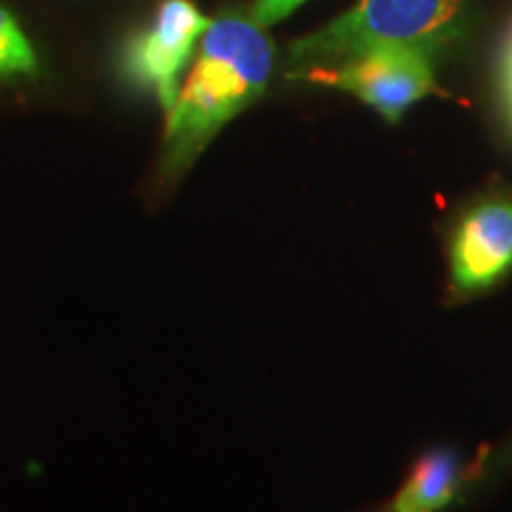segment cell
Returning <instances> with one entry per match:
<instances>
[{
    "label": "cell",
    "mask_w": 512,
    "mask_h": 512,
    "mask_svg": "<svg viewBox=\"0 0 512 512\" xmlns=\"http://www.w3.org/2000/svg\"><path fill=\"white\" fill-rule=\"evenodd\" d=\"M275 50L261 24L245 15H221L204 31L188 83L166 119L162 176L176 178L235 114L264 93Z\"/></svg>",
    "instance_id": "1"
},
{
    "label": "cell",
    "mask_w": 512,
    "mask_h": 512,
    "mask_svg": "<svg viewBox=\"0 0 512 512\" xmlns=\"http://www.w3.org/2000/svg\"><path fill=\"white\" fill-rule=\"evenodd\" d=\"M467 0H358L290 48V76L335 67L370 48L415 46L437 55L465 27Z\"/></svg>",
    "instance_id": "2"
},
{
    "label": "cell",
    "mask_w": 512,
    "mask_h": 512,
    "mask_svg": "<svg viewBox=\"0 0 512 512\" xmlns=\"http://www.w3.org/2000/svg\"><path fill=\"white\" fill-rule=\"evenodd\" d=\"M299 79L342 88L392 124L406 114L408 107L437 91L434 55L399 43L370 48L335 67L311 69Z\"/></svg>",
    "instance_id": "3"
},
{
    "label": "cell",
    "mask_w": 512,
    "mask_h": 512,
    "mask_svg": "<svg viewBox=\"0 0 512 512\" xmlns=\"http://www.w3.org/2000/svg\"><path fill=\"white\" fill-rule=\"evenodd\" d=\"M209 24L211 19L190 0H164L152 27L128 48V74L155 93L164 110H169L178 98V79L190 62L197 38L209 29Z\"/></svg>",
    "instance_id": "4"
},
{
    "label": "cell",
    "mask_w": 512,
    "mask_h": 512,
    "mask_svg": "<svg viewBox=\"0 0 512 512\" xmlns=\"http://www.w3.org/2000/svg\"><path fill=\"white\" fill-rule=\"evenodd\" d=\"M451 283L458 292L489 290L512 268V200H484L458 221L451 240Z\"/></svg>",
    "instance_id": "5"
},
{
    "label": "cell",
    "mask_w": 512,
    "mask_h": 512,
    "mask_svg": "<svg viewBox=\"0 0 512 512\" xmlns=\"http://www.w3.org/2000/svg\"><path fill=\"white\" fill-rule=\"evenodd\" d=\"M458 486L460 460L456 453L439 448L415 463L394 498L392 512H439L456 498Z\"/></svg>",
    "instance_id": "6"
},
{
    "label": "cell",
    "mask_w": 512,
    "mask_h": 512,
    "mask_svg": "<svg viewBox=\"0 0 512 512\" xmlns=\"http://www.w3.org/2000/svg\"><path fill=\"white\" fill-rule=\"evenodd\" d=\"M36 55L29 41L19 31L8 10L0 8V79L15 74H34Z\"/></svg>",
    "instance_id": "7"
},
{
    "label": "cell",
    "mask_w": 512,
    "mask_h": 512,
    "mask_svg": "<svg viewBox=\"0 0 512 512\" xmlns=\"http://www.w3.org/2000/svg\"><path fill=\"white\" fill-rule=\"evenodd\" d=\"M302 3L304 0H256L252 8H249V17L256 24H261V27H271V24L292 15Z\"/></svg>",
    "instance_id": "8"
},
{
    "label": "cell",
    "mask_w": 512,
    "mask_h": 512,
    "mask_svg": "<svg viewBox=\"0 0 512 512\" xmlns=\"http://www.w3.org/2000/svg\"><path fill=\"white\" fill-rule=\"evenodd\" d=\"M503 93H505V102H508L510 114H512V43L505 53L503 60Z\"/></svg>",
    "instance_id": "9"
}]
</instances>
